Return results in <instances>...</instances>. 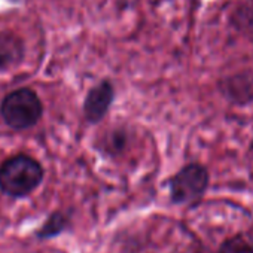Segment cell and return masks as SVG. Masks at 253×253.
Wrapping results in <instances>:
<instances>
[{
  "mask_svg": "<svg viewBox=\"0 0 253 253\" xmlns=\"http://www.w3.org/2000/svg\"><path fill=\"white\" fill-rule=\"evenodd\" d=\"M43 179L42 166L27 155H17L0 166V189L11 197H26Z\"/></svg>",
  "mask_w": 253,
  "mask_h": 253,
  "instance_id": "6da1fadb",
  "label": "cell"
},
{
  "mask_svg": "<svg viewBox=\"0 0 253 253\" xmlns=\"http://www.w3.org/2000/svg\"><path fill=\"white\" fill-rule=\"evenodd\" d=\"M43 106L38 94L29 88L17 89L8 94L0 106L5 122L15 130L30 128L41 119Z\"/></svg>",
  "mask_w": 253,
  "mask_h": 253,
  "instance_id": "7a4b0ae2",
  "label": "cell"
},
{
  "mask_svg": "<svg viewBox=\"0 0 253 253\" xmlns=\"http://www.w3.org/2000/svg\"><path fill=\"white\" fill-rule=\"evenodd\" d=\"M209 186V171L204 166L192 163L185 166L170 180L171 201L176 204H189L198 201Z\"/></svg>",
  "mask_w": 253,
  "mask_h": 253,
  "instance_id": "3957f363",
  "label": "cell"
},
{
  "mask_svg": "<svg viewBox=\"0 0 253 253\" xmlns=\"http://www.w3.org/2000/svg\"><path fill=\"white\" fill-rule=\"evenodd\" d=\"M115 91L110 82L104 81L100 85L94 86L84 103V113L89 122H98L109 110V106L113 100Z\"/></svg>",
  "mask_w": 253,
  "mask_h": 253,
  "instance_id": "277c9868",
  "label": "cell"
},
{
  "mask_svg": "<svg viewBox=\"0 0 253 253\" xmlns=\"http://www.w3.org/2000/svg\"><path fill=\"white\" fill-rule=\"evenodd\" d=\"M219 88L226 95V98L234 103L246 104L253 101V75L250 73L229 76L220 81Z\"/></svg>",
  "mask_w": 253,
  "mask_h": 253,
  "instance_id": "5b68a950",
  "label": "cell"
},
{
  "mask_svg": "<svg viewBox=\"0 0 253 253\" xmlns=\"http://www.w3.org/2000/svg\"><path fill=\"white\" fill-rule=\"evenodd\" d=\"M23 55V43L17 36L0 33V69H8L20 63Z\"/></svg>",
  "mask_w": 253,
  "mask_h": 253,
  "instance_id": "8992f818",
  "label": "cell"
},
{
  "mask_svg": "<svg viewBox=\"0 0 253 253\" xmlns=\"http://www.w3.org/2000/svg\"><path fill=\"white\" fill-rule=\"evenodd\" d=\"M217 253H253V246L243 235H234L220 244Z\"/></svg>",
  "mask_w": 253,
  "mask_h": 253,
  "instance_id": "52a82bcc",
  "label": "cell"
}]
</instances>
